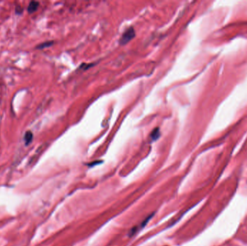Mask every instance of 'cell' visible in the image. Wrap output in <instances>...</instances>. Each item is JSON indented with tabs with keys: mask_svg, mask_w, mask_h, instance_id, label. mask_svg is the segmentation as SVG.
Here are the masks:
<instances>
[{
	"mask_svg": "<svg viewBox=\"0 0 247 246\" xmlns=\"http://www.w3.org/2000/svg\"><path fill=\"white\" fill-rule=\"evenodd\" d=\"M159 137H160V129H159V128H156L152 131L151 139L153 140H156L159 138Z\"/></svg>",
	"mask_w": 247,
	"mask_h": 246,
	"instance_id": "277c9868",
	"label": "cell"
},
{
	"mask_svg": "<svg viewBox=\"0 0 247 246\" xmlns=\"http://www.w3.org/2000/svg\"><path fill=\"white\" fill-rule=\"evenodd\" d=\"M15 11H16V13H17V14H21L22 12H23V9H22V8L20 7V6H17V7H16Z\"/></svg>",
	"mask_w": 247,
	"mask_h": 246,
	"instance_id": "8992f818",
	"label": "cell"
},
{
	"mask_svg": "<svg viewBox=\"0 0 247 246\" xmlns=\"http://www.w3.org/2000/svg\"><path fill=\"white\" fill-rule=\"evenodd\" d=\"M135 36V31L132 27L128 28L125 32L124 33L123 35H121L120 38V44L121 45H125L127 43L130 42L132 39L134 38Z\"/></svg>",
	"mask_w": 247,
	"mask_h": 246,
	"instance_id": "6da1fadb",
	"label": "cell"
},
{
	"mask_svg": "<svg viewBox=\"0 0 247 246\" xmlns=\"http://www.w3.org/2000/svg\"><path fill=\"white\" fill-rule=\"evenodd\" d=\"M38 6H39V2H38L33 1V2H30L29 5L27 7V12H28V13H33L34 12H35L38 9Z\"/></svg>",
	"mask_w": 247,
	"mask_h": 246,
	"instance_id": "7a4b0ae2",
	"label": "cell"
},
{
	"mask_svg": "<svg viewBox=\"0 0 247 246\" xmlns=\"http://www.w3.org/2000/svg\"><path fill=\"white\" fill-rule=\"evenodd\" d=\"M52 44H53V42H52V41H47V42H44L43 43H41V44L37 46L36 49H45V48L49 47V46H51Z\"/></svg>",
	"mask_w": 247,
	"mask_h": 246,
	"instance_id": "5b68a950",
	"label": "cell"
},
{
	"mask_svg": "<svg viewBox=\"0 0 247 246\" xmlns=\"http://www.w3.org/2000/svg\"><path fill=\"white\" fill-rule=\"evenodd\" d=\"M33 133L31 131H28L25 133L24 137L25 145H29L31 144V141H33Z\"/></svg>",
	"mask_w": 247,
	"mask_h": 246,
	"instance_id": "3957f363",
	"label": "cell"
}]
</instances>
